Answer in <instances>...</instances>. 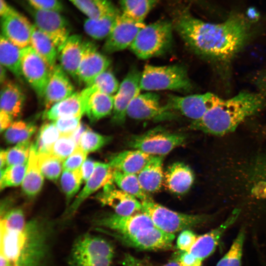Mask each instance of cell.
Listing matches in <instances>:
<instances>
[{
    "label": "cell",
    "mask_w": 266,
    "mask_h": 266,
    "mask_svg": "<svg viewBox=\"0 0 266 266\" xmlns=\"http://www.w3.org/2000/svg\"><path fill=\"white\" fill-rule=\"evenodd\" d=\"M172 24L189 48L218 67L228 66L252 35L250 23L239 14H232L223 22L213 23L185 11L177 15Z\"/></svg>",
    "instance_id": "obj_1"
},
{
    "label": "cell",
    "mask_w": 266,
    "mask_h": 266,
    "mask_svg": "<svg viewBox=\"0 0 266 266\" xmlns=\"http://www.w3.org/2000/svg\"><path fill=\"white\" fill-rule=\"evenodd\" d=\"M51 230L36 220L21 230L0 228V253L11 266H43L49 250Z\"/></svg>",
    "instance_id": "obj_2"
},
{
    "label": "cell",
    "mask_w": 266,
    "mask_h": 266,
    "mask_svg": "<svg viewBox=\"0 0 266 266\" xmlns=\"http://www.w3.org/2000/svg\"><path fill=\"white\" fill-rule=\"evenodd\" d=\"M266 107V99L258 92L243 91L222 99L200 119L192 121L190 128L214 135L233 132L245 119Z\"/></svg>",
    "instance_id": "obj_3"
},
{
    "label": "cell",
    "mask_w": 266,
    "mask_h": 266,
    "mask_svg": "<svg viewBox=\"0 0 266 266\" xmlns=\"http://www.w3.org/2000/svg\"><path fill=\"white\" fill-rule=\"evenodd\" d=\"M173 29L172 23L166 20L145 25L139 31L130 48L141 59L161 55L171 47Z\"/></svg>",
    "instance_id": "obj_4"
},
{
    "label": "cell",
    "mask_w": 266,
    "mask_h": 266,
    "mask_svg": "<svg viewBox=\"0 0 266 266\" xmlns=\"http://www.w3.org/2000/svg\"><path fill=\"white\" fill-rule=\"evenodd\" d=\"M141 90H173L188 92L193 84L187 69L180 65L155 66L146 65L141 75Z\"/></svg>",
    "instance_id": "obj_5"
},
{
    "label": "cell",
    "mask_w": 266,
    "mask_h": 266,
    "mask_svg": "<svg viewBox=\"0 0 266 266\" xmlns=\"http://www.w3.org/2000/svg\"><path fill=\"white\" fill-rule=\"evenodd\" d=\"M113 246L98 236L83 234L77 238L71 248L69 266H111Z\"/></svg>",
    "instance_id": "obj_6"
},
{
    "label": "cell",
    "mask_w": 266,
    "mask_h": 266,
    "mask_svg": "<svg viewBox=\"0 0 266 266\" xmlns=\"http://www.w3.org/2000/svg\"><path fill=\"white\" fill-rule=\"evenodd\" d=\"M141 212L147 215L154 225L162 231L175 233L205 222L208 217L203 215L188 214L172 210L152 200L141 201Z\"/></svg>",
    "instance_id": "obj_7"
},
{
    "label": "cell",
    "mask_w": 266,
    "mask_h": 266,
    "mask_svg": "<svg viewBox=\"0 0 266 266\" xmlns=\"http://www.w3.org/2000/svg\"><path fill=\"white\" fill-rule=\"evenodd\" d=\"M186 136L182 133L170 132L156 128L132 137L128 146L153 156H164L174 148L185 143Z\"/></svg>",
    "instance_id": "obj_8"
},
{
    "label": "cell",
    "mask_w": 266,
    "mask_h": 266,
    "mask_svg": "<svg viewBox=\"0 0 266 266\" xmlns=\"http://www.w3.org/2000/svg\"><path fill=\"white\" fill-rule=\"evenodd\" d=\"M222 99L209 92L184 97L169 95L163 108L167 115L170 111H176L194 121L200 119Z\"/></svg>",
    "instance_id": "obj_9"
},
{
    "label": "cell",
    "mask_w": 266,
    "mask_h": 266,
    "mask_svg": "<svg viewBox=\"0 0 266 266\" xmlns=\"http://www.w3.org/2000/svg\"><path fill=\"white\" fill-rule=\"evenodd\" d=\"M24 6L33 20V24L51 39L58 51L70 35L66 18L60 12L36 9L28 4Z\"/></svg>",
    "instance_id": "obj_10"
},
{
    "label": "cell",
    "mask_w": 266,
    "mask_h": 266,
    "mask_svg": "<svg viewBox=\"0 0 266 266\" xmlns=\"http://www.w3.org/2000/svg\"><path fill=\"white\" fill-rule=\"evenodd\" d=\"M97 230L111 235L125 245L144 250L169 249L175 238L174 234L166 233L156 226L128 235L117 234L103 228Z\"/></svg>",
    "instance_id": "obj_11"
},
{
    "label": "cell",
    "mask_w": 266,
    "mask_h": 266,
    "mask_svg": "<svg viewBox=\"0 0 266 266\" xmlns=\"http://www.w3.org/2000/svg\"><path fill=\"white\" fill-rule=\"evenodd\" d=\"M21 62L23 78L37 96L39 99H43L51 70L45 61L30 46L22 49Z\"/></svg>",
    "instance_id": "obj_12"
},
{
    "label": "cell",
    "mask_w": 266,
    "mask_h": 266,
    "mask_svg": "<svg viewBox=\"0 0 266 266\" xmlns=\"http://www.w3.org/2000/svg\"><path fill=\"white\" fill-rule=\"evenodd\" d=\"M145 25L144 22L133 20L121 12L105 39L103 51L111 54L130 47L139 31Z\"/></svg>",
    "instance_id": "obj_13"
},
{
    "label": "cell",
    "mask_w": 266,
    "mask_h": 266,
    "mask_svg": "<svg viewBox=\"0 0 266 266\" xmlns=\"http://www.w3.org/2000/svg\"><path fill=\"white\" fill-rule=\"evenodd\" d=\"M141 73L135 67L131 69L120 84L114 96L112 121L115 124H123L127 116V110L132 100L140 94V82Z\"/></svg>",
    "instance_id": "obj_14"
},
{
    "label": "cell",
    "mask_w": 266,
    "mask_h": 266,
    "mask_svg": "<svg viewBox=\"0 0 266 266\" xmlns=\"http://www.w3.org/2000/svg\"><path fill=\"white\" fill-rule=\"evenodd\" d=\"M95 222L97 226L109 229L112 233L126 235H133L155 226L150 217L142 212L130 215L109 214L98 219Z\"/></svg>",
    "instance_id": "obj_15"
},
{
    "label": "cell",
    "mask_w": 266,
    "mask_h": 266,
    "mask_svg": "<svg viewBox=\"0 0 266 266\" xmlns=\"http://www.w3.org/2000/svg\"><path fill=\"white\" fill-rule=\"evenodd\" d=\"M110 60L100 53L95 43L84 41L83 51L77 73V80L90 85L100 73L107 70Z\"/></svg>",
    "instance_id": "obj_16"
},
{
    "label": "cell",
    "mask_w": 266,
    "mask_h": 266,
    "mask_svg": "<svg viewBox=\"0 0 266 266\" xmlns=\"http://www.w3.org/2000/svg\"><path fill=\"white\" fill-rule=\"evenodd\" d=\"M113 180L103 187L97 199L104 205L112 208L120 215H132L142 210V202L135 197L115 187Z\"/></svg>",
    "instance_id": "obj_17"
},
{
    "label": "cell",
    "mask_w": 266,
    "mask_h": 266,
    "mask_svg": "<svg viewBox=\"0 0 266 266\" xmlns=\"http://www.w3.org/2000/svg\"><path fill=\"white\" fill-rule=\"evenodd\" d=\"M33 24L16 9L1 17V34L20 48L30 46Z\"/></svg>",
    "instance_id": "obj_18"
},
{
    "label": "cell",
    "mask_w": 266,
    "mask_h": 266,
    "mask_svg": "<svg viewBox=\"0 0 266 266\" xmlns=\"http://www.w3.org/2000/svg\"><path fill=\"white\" fill-rule=\"evenodd\" d=\"M113 172L114 169L108 163L97 162L92 175L87 180L83 189L67 209L66 216L71 217L89 196L113 181Z\"/></svg>",
    "instance_id": "obj_19"
},
{
    "label": "cell",
    "mask_w": 266,
    "mask_h": 266,
    "mask_svg": "<svg viewBox=\"0 0 266 266\" xmlns=\"http://www.w3.org/2000/svg\"><path fill=\"white\" fill-rule=\"evenodd\" d=\"M68 75L60 64L51 70L43 99L46 110L74 93V87Z\"/></svg>",
    "instance_id": "obj_20"
},
{
    "label": "cell",
    "mask_w": 266,
    "mask_h": 266,
    "mask_svg": "<svg viewBox=\"0 0 266 266\" xmlns=\"http://www.w3.org/2000/svg\"><path fill=\"white\" fill-rule=\"evenodd\" d=\"M85 106V114L92 122L97 121L112 113L114 96L86 86L80 92Z\"/></svg>",
    "instance_id": "obj_21"
},
{
    "label": "cell",
    "mask_w": 266,
    "mask_h": 266,
    "mask_svg": "<svg viewBox=\"0 0 266 266\" xmlns=\"http://www.w3.org/2000/svg\"><path fill=\"white\" fill-rule=\"evenodd\" d=\"M160 100V96L156 93L139 94L129 105L127 116L138 120H158L166 117L167 115Z\"/></svg>",
    "instance_id": "obj_22"
},
{
    "label": "cell",
    "mask_w": 266,
    "mask_h": 266,
    "mask_svg": "<svg viewBox=\"0 0 266 266\" xmlns=\"http://www.w3.org/2000/svg\"><path fill=\"white\" fill-rule=\"evenodd\" d=\"M239 213L240 210L235 209L220 226L207 233L199 235L189 252L202 261L210 256L215 251L225 232L235 222Z\"/></svg>",
    "instance_id": "obj_23"
},
{
    "label": "cell",
    "mask_w": 266,
    "mask_h": 266,
    "mask_svg": "<svg viewBox=\"0 0 266 266\" xmlns=\"http://www.w3.org/2000/svg\"><path fill=\"white\" fill-rule=\"evenodd\" d=\"M84 41L79 34L70 35L58 50L60 65L74 79L77 80V73L83 51Z\"/></svg>",
    "instance_id": "obj_24"
},
{
    "label": "cell",
    "mask_w": 266,
    "mask_h": 266,
    "mask_svg": "<svg viewBox=\"0 0 266 266\" xmlns=\"http://www.w3.org/2000/svg\"><path fill=\"white\" fill-rule=\"evenodd\" d=\"M191 168L181 162L174 163L167 168L165 180L168 189L173 193L182 195L187 192L194 181Z\"/></svg>",
    "instance_id": "obj_25"
},
{
    "label": "cell",
    "mask_w": 266,
    "mask_h": 266,
    "mask_svg": "<svg viewBox=\"0 0 266 266\" xmlns=\"http://www.w3.org/2000/svg\"><path fill=\"white\" fill-rule=\"evenodd\" d=\"M152 156L140 150L133 149L111 156L108 163L114 170L137 174Z\"/></svg>",
    "instance_id": "obj_26"
},
{
    "label": "cell",
    "mask_w": 266,
    "mask_h": 266,
    "mask_svg": "<svg viewBox=\"0 0 266 266\" xmlns=\"http://www.w3.org/2000/svg\"><path fill=\"white\" fill-rule=\"evenodd\" d=\"M162 156H152L137 174L143 190L147 193L159 191L163 184L164 174Z\"/></svg>",
    "instance_id": "obj_27"
},
{
    "label": "cell",
    "mask_w": 266,
    "mask_h": 266,
    "mask_svg": "<svg viewBox=\"0 0 266 266\" xmlns=\"http://www.w3.org/2000/svg\"><path fill=\"white\" fill-rule=\"evenodd\" d=\"M25 101V94L17 83L7 80L1 85L0 100L1 110L15 118L22 113Z\"/></svg>",
    "instance_id": "obj_28"
},
{
    "label": "cell",
    "mask_w": 266,
    "mask_h": 266,
    "mask_svg": "<svg viewBox=\"0 0 266 266\" xmlns=\"http://www.w3.org/2000/svg\"><path fill=\"white\" fill-rule=\"evenodd\" d=\"M85 106L79 92H74L67 98L53 104L46 110L43 116L53 121L66 117L83 116Z\"/></svg>",
    "instance_id": "obj_29"
},
{
    "label": "cell",
    "mask_w": 266,
    "mask_h": 266,
    "mask_svg": "<svg viewBox=\"0 0 266 266\" xmlns=\"http://www.w3.org/2000/svg\"><path fill=\"white\" fill-rule=\"evenodd\" d=\"M44 176L38 163V153L32 144L26 173L22 184L24 193L29 197L36 195L41 190Z\"/></svg>",
    "instance_id": "obj_30"
},
{
    "label": "cell",
    "mask_w": 266,
    "mask_h": 266,
    "mask_svg": "<svg viewBox=\"0 0 266 266\" xmlns=\"http://www.w3.org/2000/svg\"><path fill=\"white\" fill-rule=\"evenodd\" d=\"M22 49L1 34L0 39V65L20 80L23 78L21 65Z\"/></svg>",
    "instance_id": "obj_31"
},
{
    "label": "cell",
    "mask_w": 266,
    "mask_h": 266,
    "mask_svg": "<svg viewBox=\"0 0 266 266\" xmlns=\"http://www.w3.org/2000/svg\"><path fill=\"white\" fill-rule=\"evenodd\" d=\"M30 46L45 61L52 70L57 65L58 49L51 39L33 24Z\"/></svg>",
    "instance_id": "obj_32"
},
{
    "label": "cell",
    "mask_w": 266,
    "mask_h": 266,
    "mask_svg": "<svg viewBox=\"0 0 266 266\" xmlns=\"http://www.w3.org/2000/svg\"><path fill=\"white\" fill-rule=\"evenodd\" d=\"M120 13L107 14L96 19L86 18L83 24L84 31L94 39H106Z\"/></svg>",
    "instance_id": "obj_33"
},
{
    "label": "cell",
    "mask_w": 266,
    "mask_h": 266,
    "mask_svg": "<svg viewBox=\"0 0 266 266\" xmlns=\"http://www.w3.org/2000/svg\"><path fill=\"white\" fill-rule=\"evenodd\" d=\"M113 179L117 187L126 193L141 201L148 198L140 184L137 174L114 169Z\"/></svg>",
    "instance_id": "obj_34"
},
{
    "label": "cell",
    "mask_w": 266,
    "mask_h": 266,
    "mask_svg": "<svg viewBox=\"0 0 266 266\" xmlns=\"http://www.w3.org/2000/svg\"><path fill=\"white\" fill-rule=\"evenodd\" d=\"M122 14L133 20H144L157 3V0H119Z\"/></svg>",
    "instance_id": "obj_35"
},
{
    "label": "cell",
    "mask_w": 266,
    "mask_h": 266,
    "mask_svg": "<svg viewBox=\"0 0 266 266\" xmlns=\"http://www.w3.org/2000/svg\"><path fill=\"white\" fill-rule=\"evenodd\" d=\"M61 134L54 122L42 125L38 131L36 142L33 144L37 153H50Z\"/></svg>",
    "instance_id": "obj_36"
},
{
    "label": "cell",
    "mask_w": 266,
    "mask_h": 266,
    "mask_svg": "<svg viewBox=\"0 0 266 266\" xmlns=\"http://www.w3.org/2000/svg\"><path fill=\"white\" fill-rule=\"evenodd\" d=\"M36 129V125L33 122L16 121L5 130L4 138L7 143L11 144L29 140Z\"/></svg>",
    "instance_id": "obj_37"
},
{
    "label": "cell",
    "mask_w": 266,
    "mask_h": 266,
    "mask_svg": "<svg viewBox=\"0 0 266 266\" xmlns=\"http://www.w3.org/2000/svg\"><path fill=\"white\" fill-rule=\"evenodd\" d=\"M63 161L51 153L38 154V163L43 176L57 181L63 169Z\"/></svg>",
    "instance_id": "obj_38"
},
{
    "label": "cell",
    "mask_w": 266,
    "mask_h": 266,
    "mask_svg": "<svg viewBox=\"0 0 266 266\" xmlns=\"http://www.w3.org/2000/svg\"><path fill=\"white\" fill-rule=\"evenodd\" d=\"M28 162L23 164L7 167L0 169V187L18 186L22 184L28 166Z\"/></svg>",
    "instance_id": "obj_39"
},
{
    "label": "cell",
    "mask_w": 266,
    "mask_h": 266,
    "mask_svg": "<svg viewBox=\"0 0 266 266\" xmlns=\"http://www.w3.org/2000/svg\"><path fill=\"white\" fill-rule=\"evenodd\" d=\"M82 181L81 168L74 170L63 169L61 184L67 202L77 193Z\"/></svg>",
    "instance_id": "obj_40"
},
{
    "label": "cell",
    "mask_w": 266,
    "mask_h": 266,
    "mask_svg": "<svg viewBox=\"0 0 266 266\" xmlns=\"http://www.w3.org/2000/svg\"><path fill=\"white\" fill-rule=\"evenodd\" d=\"M244 236V231L239 233L229 250L220 259L216 266H241Z\"/></svg>",
    "instance_id": "obj_41"
},
{
    "label": "cell",
    "mask_w": 266,
    "mask_h": 266,
    "mask_svg": "<svg viewBox=\"0 0 266 266\" xmlns=\"http://www.w3.org/2000/svg\"><path fill=\"white\" fill-rule=\"evenodd\" d=\"M111 138L87 128L80 138L78 146L87 153L98 150L108 143Z\"/></svg>",
    "instance_id": "obj_42"
},
{
    "label": "cell",
    "mask_w": 266,
    "mask_h": 266,
    "mask_svg": "<svg viewBox=\"0 0 266 266\" xmlns=\"http://www.w3.org/2000/svg\"><path fill=\"white\" fill-rule=\"evenodd\" d=\"M32 144L30 140L17 143L15 146L5 150L7 167L23 164L29 161Z\"/></svg>",
    "instance_id": "obj_43"
},
{
    "label": "cell",
    "mask_w": 266,
    "mask_h": 266,
    "mask_svg": "<svg viewBox=\"0 0 266 266\" xmlns=\"http://www.w3.org/2000/svg\"><path fill=\"white\" fill-rule=\"evenodd\" d=\"M119 85L117 78L113 73L106 70L99 75L87 86H91L97 91L112 95L117 92Z\"/></svg>",
    "instance_id": "obj_44"
},
{
    "label": "cell",
    "mask_w": 266,
    "mask_h": 266,
    "mask_svg": "<svg viewBox=\"0 0 266 266\" xmlns=\"http://www.w3.org/2000/svg\"><path fill=\"white\" fill-rule=\"evenodd\" d=\"M77 146L71 134H61L52 147L50 153L64 162Z\"/></svg>",
    "instance_id": "obj_45"
},
{
    "label": "cell",
    "mask_w": 266,
    "mask_h": 266,
    "mask_svg": "<svg viewBox=\"0 0 266 266\" xmlns=\"http://www.w3.org/2000/svg\"><path fill=\"white\" fill-rule=\"evenodd\" d=\"M249 175L255 189L266 188V152L255 160L250 168Z\"/></svg>",
    "instance_id": "obj_46"
},
{
    "label": "cell",
    "mask_w": 266,
    "mask_h": 266,
    "mask_svg": "<svg viewBox=\"0 0 266 266\" xmlns=\"http://www.w3.org/2000/svg\"><path fill=\"white\" fill-rule=\"evenodd\" d=\"M24 215L22 209L14 208L1 216L0 228L7 230H21L26 225Z\"/></svg>",
    "instance_id": "obj_47"
},
{
    "label": "cell",
    "mask_w": 266,
    "mask_h": 266,
    "mask_svg": "<svg viewBox=\"0 0 266 266\" xmlns=\"http://www.w3.org/2000/svg\"><path fill=\"white\" fill-rule=\"evenodd\" d=\"M87 154L86 151L78 146L74 151L64 161L63 169L74 170L81 168L83 164L86 160Z\"/></svg>",
    "instance_id": "obj_48"
},
{
    "label": "cell",
    "mask_w": 266,
    "mask_h": 266,
    "mask_svg": "<svg viewBox=\"0 0 266 266\" xmlns=\"http://www.w3.org/2000/svg\"><path fill=\"white\" fill-rule=\"evenodd\" d=\"M68 0L84 14L87 18L96 19L101 16L97 4L93 0Z\"/></svg>",
    "instance_id": "obj_49"
},
{
    "label": "cell",
    "mask_w": 266,
    "mask_h": 266,
    "mask_svg": "<svg viewBox=\"0 0 266 266\" xmlns=\"http://www.w3.org/2000/svg\"><path fill=\"white\" fill-rule=\"evenodd\" d=\"M81 117L82 116L64 117L54 122L61 134H71L81 124Z\"/></svg>",
    "instance_id": "obj_50"
},
{
    "label": "cell",
    "mask_w": 266,
    "mask_h": 266,
    "mask_svg": "<svg viewBox=\"0 0 266 266\" xmlns=\"http://www.w3.org/2000/svg\"><path fill=\"white\" fill-rule=\"evenodd\" d=\"M198 236L189 229L182 231L177 239V248L181 252H189L196 243Z\"/></svg>",
    "instance_id": "obj_51"
},
{
    "label": "cell",
    "mask_w": 266,
    "mask_h": 266,
    "mask_svg": "<svg viewBox=\"0 0 266 266\" xmlns=\"http://www.w3.org/2000/svg\"><path fill=\"white\" fill-rule=\"evenodd\" d=\"M27 4L33 8L53 10L61 12L64 5L60 0H26Z\"/></svg>",
    "instance_id": "obj_52"
},
{
    "label": "cell",
    "mask_w": 266,
    "mask_h": 266,
    "mask_svg": "<svg viewBox=\"0 0 266 266\" xmlns=\"http://www.w3.org/2000/svg\"><path fill=\"white\" fill-rule=\"evenodd\" d=\"M258 92L266 100V67L256 73L252 80Z\"/></svg>",
    "instance_id": "obj_53"
},
{
    "label": "cell",
    "mask_w": 266,
    "mask_h": 266,
    "mask_svg": "<svg viewBox=\"0 0 266 266\" xmlns=\"http://www.w3.org/2000/svg\"><path fill=\"white\" fill-rule=\"evenodd\" d=\"M177 258L181 266H202V261L190 252H181Z\"/></svg>",
    "instance_id": "obj_54"
},
{
    "label": "cell",
    "mask_w": 266,
    "mask_h": 266,
    "mask_svg": "<svg viewBox=\"0 0 266 266\" xmlns=\"http://www.w3.org/2000/svg\"><path fill=\"white\" fill-rule=\"evenodd\" d=\"M123 266H151L149 262L137 258L130 254H126L122 260Z\"/></svg>",
    "instance_id": "obj_55"
},
{
    "label": "cell",
    "mask_w": 266,
    "mask_h": 266,
    "mask_svg": "<svg viewBox=\"0 0 266 266\" xmlns=\"http://www.w3.org/2000/svg\"><path fill=\"white\" fill-rule=\"evenodd\" d=\"M97 163V162L89 159L85 161L81 167L83 181H87L91 177L95 170Z\"/></svg>",
    "instance_id": "obj_56"
},
{
    "label": "cell",
    "mask_w": 266,
    "mask_h": 266,
    "mask_svg": "<svg viewBox=\"0 0 266 266\" xmlns=\"http://www.w3.org/2000/svg\"><path fill=\"white\" fill-rule=\"evenodd\" d=\"M14 118L10 114L1 110L0 111V132L7 130L13 123Z\"/></svg>",
    "instance_id": "obj_57"
},
{
    "label": "cell",
    "mask_w": 266,
    "mask_h": 266,
    "mask_svg": "<svg viewBox=\"0 0 266 266\" xmlns=\"http://www.w3.org/2000/svg\"><path fill=\"white\" fill-rule=\"evenodd\" d=\"M0 17L6 16L15 10V9L10 5L6 0H0Z\"/></svg>",
    "instance_id": "obj_58"
},
{
    "label": "cell",
    "mask_w": 266,
    "mask_h": 266,
    "mask_svg": "<svg viewBox=\"0 0 266 266\" xmlns=\"http://www.w3.org/2000/svg\"><path fill=\"white\" fill-rule=\"evenodd\" d=\"M6 68L0 65V82L1 85L7 81Z\"/></svg>",
    "instance_id": "obj_59"
},
{
    "label": "cell",
    "mask_w": 266,
    "mask_h": 266,
    "mask_svg": "<svg viewBox=\"0 0 266 266\" xmlns=\"http://www.w3.org/2000/svg\"><path fill=\"white\" fill-rule=\"evenodd\" d=\"M0 169H3L6 166V152L5 150H1L0 153Z\"/></svg>",
    "instance_id": "obj_60"
},
{
    "label": "cell",
    "mask_w": 266,
    "mask_h": 266,
    "mask_svg": "<svg viewBox=\"0 0 266 266\" xmlns=\"http://www.w3.org/2000/svg\"><path fill=\"white\" fill-rule=\"evenodd\" d=\"M151 266H155L151 264ZM161 266H181L178 259L176 257L175 259L170 261L166 264Z\"/></svg>",
    "instance_id": "obj_61"
},
{
    "label": "cell",
    "mask_w": 266,
    "mask_h": 266,
    "mask_svg": "<svg viewBox=\"0 0 266 266\" xmlns=\"http://www.w3.org/2000/svg\"><path fill=\"white\" fill-rule=\"evenodd\" d=\"M0 266H11L9 261L1 255H0Z\"/></svg>",
    "instance_id": "obj_62"
}]
</instances>
